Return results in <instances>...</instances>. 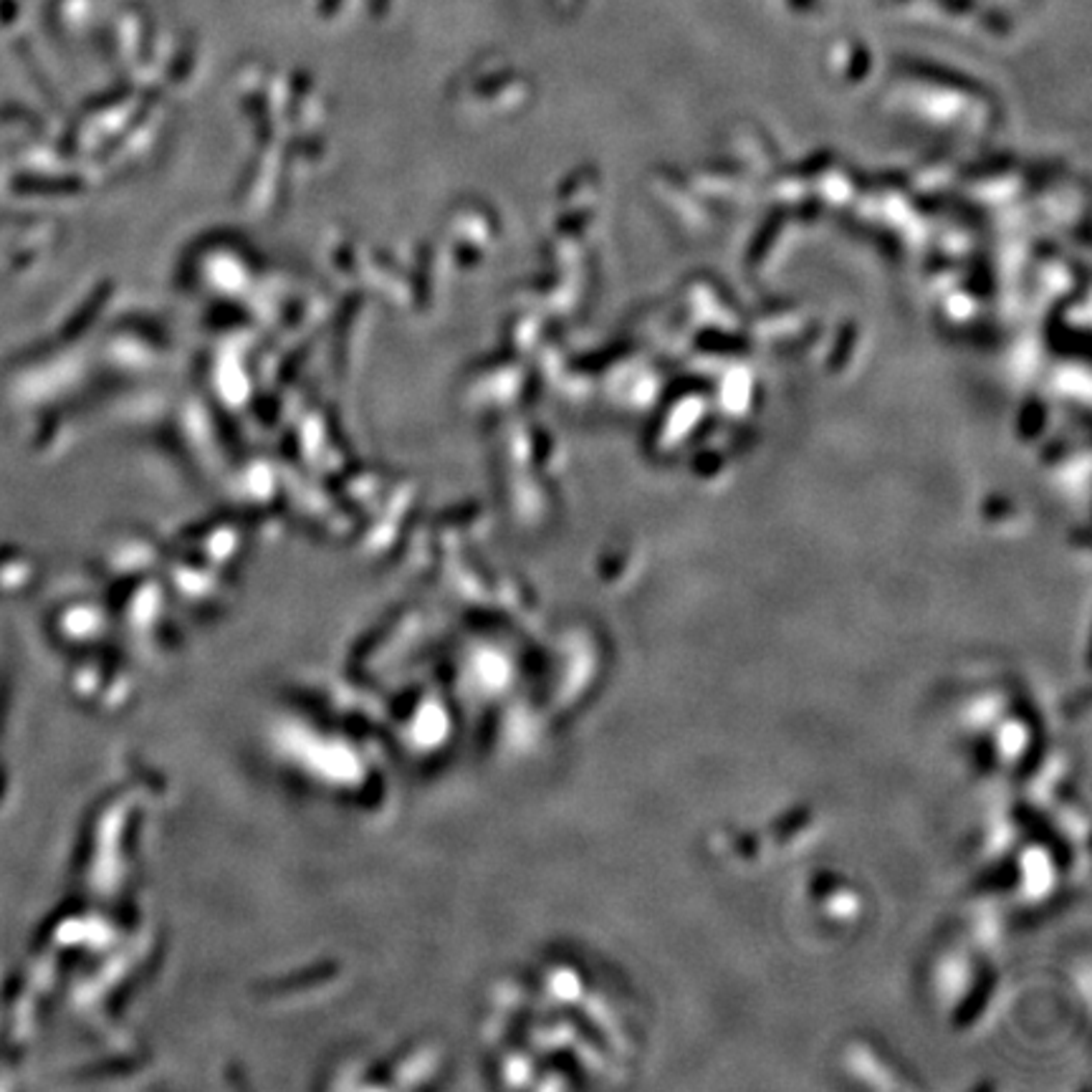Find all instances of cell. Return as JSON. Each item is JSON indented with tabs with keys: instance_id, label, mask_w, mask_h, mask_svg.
<instances>
[{
	"instance_id": "1",
	"label": "cell",
	"mask_w": 1092,
	"mask_h": 1092,
	"mask_svg": "<svg viewBox=\"0 0 1092 1092\" xmlns=\"http://www.w3.org/2000/svg\"><path fill=\"white\" fill-rule=\"evenodd\" d=\"M339 5H342V0H319V13L332 16Z\"/></svg>"
},
{
	"instance_id": "2",
	"label": "cell",
	"mask_w": 1092,
	"mask_h": 1092,
	"mask_svg": "<svg viewBox=\"0 0 1092 1092\" xmlns=\"http://www.w3.org/2000/svg\"><path fill=\"white\" fill-rule=\"evenodd\" d=\"M370 3H372V10H375V13H385L387 5H390V0H370Z\"/></svg>"
}]
</instances>
